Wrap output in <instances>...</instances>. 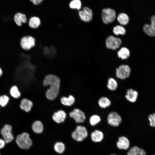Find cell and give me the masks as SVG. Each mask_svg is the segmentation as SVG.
<instances>
[{"mask_svg": "<svg viewBox=\"0 0 155 155\" xmlns=\"http://www.w3.org/2000/svg\"><path fill=\"white\" fill-rule=\"evenodd\" d=\"M3 74V71L2 69L0 67V77H1Z\"/></svg>", "mask_w": 155, "mask_h": 155, "instance_id": "37", "label": "cell"}, {"mask_svg": "<svg viewBox=\"0 0 155 155\" xmlns=\"http://www.w3.org/2000/svg\"><path fill=\"white\" fill-rule=\"evenodd\" d=\"M33 104V102L31 100L24 98L21 100L20 106L22 110L28 113L31 111Z\"/></svg>", "mask_w": 155, "mask_h": 155, "instance_id": "15", "label": "cell"}, {"mask_svg": "<svg viewBox=\"0 0 155 155\" xmlns=\"http://www.w3.org/2000/svg\"><path fill=\"white\" fill-rule=\"evenodd\" d=\"M36 40L30 36L23 37L21 39L20 44L21 48L24 50L28 51L34 47L35 45Z\"/></svg>", "mask_w": 155, "mask_h": 155, "instance_id": "5", "label": "cell"}, {"mask_svg": "<svg viewBox=\"0 0 155 155\" xmlns=\"http://www.w3.org/2000/svg\"><path fill=\"white\" fill-rule=\"evenodd\" d=\"M9 93L13 98L18 99L21 96V93L18 87L16 85L12 86L10 88Z\"/></svg>", "mask_w": 155, "mask_h": 155, "instance_id": "24", "label": "cell"}, {"mask_svg": "<svg viewBox=\"0 0 155 155\" xmlns=\"http://www.w3.org/2000/svg\"><path fill=\"white\" fill-rule=\"evenodd\" d=\"M32 3L36 5H37L40 4L43 0H30Z\"/></svg>", "mask_w": 155, "mask_h": 155, "instance_id": "34", "label": "cell"}, {"mask_svg": "<svg viewBox=\"0 0 155 155\" xmlns=\"http://www.w3.org/2000/svg\"><path fill=\"white\" fill-rule=\"evenodd\" d=\"M129 140L123 136L120 137L117 143V146L119 149L125 150L129 148Z\"/></svg>", "mask_w": 155, "mask_h": 155, "instance_id": "18", "label": "cell"}, {"mask_svg": "<svg viewBox=\"0 0 155 155\" xmlns=\"http://www.w3.org/2000/svg\"><path fill=\"white\" fill-rule=\"evenodd\" d=\"M16 142L20 148L24 149H29L32 144L29 134L26 132H23L18 135L16 138Z\"/></svg>", "mask_w": 155, "mask_h": 155, "instance_id": "2", "label": "cell"}, {"mask_svg": "<svg viewBox=\"0 0 155 155\" xmlns=\"http://www.w3.org/2000/svg\"><path fill=\"white\" fill-rule=\"evenodd\" d=\"M41 21L39 18L34 16L30 17L28 21L29 26L31 28L36 29L40 26Z\"/></svg>", "mask_w": 155, "mask_h": 155, "instance_id": "16", "label": "cell"}, {"mask_svg": "<svg viewBox=\"0 0 155 155\" xmlns=\"http://www.w3.org/2000/svg\"><path fill=\"white\" fill-rule=\"evenodd\" d=\"M66 117V113L63 110H60L53 113L52 118L55 123L60 124L64 122Z\"/></svg>", "mask_w": 155, "mask_h": 155, "instance_id": "13", "label": "cell"}, {"mask_svg": "<svg viewBox=\"0 0 155 155\" xmlns=\"http://www.w3.org/2000/svg\"><path fill=\"white\" fill-rule=\"evenodd\" d=\"M78 15L80 20L86 22H91L92 19L93 13L92 9L89 7L85 6L78 12Z\"/></svg>", "mask_w": 155, "mask_h": 155, "instance_id": "9", "label": "cell"}, {"mask_svg": "<svg viewBox=\"0 0 155 155\" xmlns=\"http://www.w3.org/2000/svg\"><path fill=\"white\" fill-rule=\"evenodd\" d=\"M108 122L110 125L117 127L119 126L122 121V118L117 113L113 112L110 113L107 117Z\"/></svg>", "mask_w": 155, "mask_h": 155, "instance_id": "11", "label": "cell"}, {"mask_svg": "<svg viewBox=\"0 0 155 155\" xmlns=\"http://www.w3.org/2000/svg\"><path fill=\"white\" fill-rule=\"evenodd\" d=\"M69 117L73 119L77 123L84 122L86 119L84 113L82 110L78 108L74 109L69 114Z\"/></svg>", "mask_w": 155, "mask_h": 155, "instance_id": "6", "label": "cell"}, {"mask_svg": "<svg viewBox=\"0 0 155 155\" xmlns=\"http://www.w3.org/2000/svg\"><path fill=\"white\" fill-rule=\"evenodd\" d=\"M111 155H117L115 154H111Z\"/></svg>", "mask_w": 155, "mask_h": 155, "instance_id": "38", "label": "cell"}, {"mask_svg": "<svg viewBox=\"0 0 155 155\" xmlns=\"http://www.w3.org/2000/svg\"><path fill=\"white\" fill-rule=\"evenodd\" d=\"M113 32L116 35H124L126 33V30L125 28L121 25H117L113 28Z\"/></svg>", "mask_w": 155, "mask_h": 155, "instance_id": "26", "label": "cell"}, {"mask_svg": "<svg viewBox=\"0 0 155 155\" xmlns=\"http://www.w3.org/2000/svg\"><path fill=\"white\" fill-rule=\"evenodd\" d=\"M54 149L55 151L58 153L62 154L65 150V146L62 142H57L54 145Z\"/></svg>", "mask_w": 155, "mask_h": 155, "instance_id": "29", "label": "cell"}, {"mask_svg": "<svg viewBox=\"0 0 155 155\" xmlns=\"http://www.w3.org/2000/svg\"></svg>", "mask_w": 155, "mask_h": 155, "instance_id": "40", "label": "cell"}, {"mask_svg": "<svg viewBox=\"0 0 155 155\" xmlns=\"http://www.w3.org/2000/svg\"><path fill=\"white\" fill-rule=\"evenodd\" d=\"M60 82L59 78L55 75L49 74L45 76L42 84L44 87H49L45 93L47 99L53 100L57 97L60 92Z\"/></svg>", "mask_w": 155, "mask_h": 155, "instance_id": "1", "label": "cell"}, {"mask_svg": "<svg viewBox=\"0 0 155 155\" xmlns=\"http://www.w3.org/2000/svg\"><path fill=\"white\" fill-rule=\"evenodd\" d=\"M140 155H146L145 151L142 149H140Z\"/></svg>", "mask_w": 155, "mask_h": 155, "instance_id": "36", "label": "cell"}, {"mask_svg": "<svg viewBox=\"0 0 155 155\" xmlns=\"http://www.w3.org/2000/svg\"><path fill=\"white\" fill-rule=\"evenodd\" d=\"M117 82L114 79L110 78L108 79L107 86L109 89L114 91L117 88Z\"/></svg>", "mask_w": 155, "mask_h": 155, "instance_id": "27", "label": "cell"}, {"mask_svg": "<svg viewBox=\"0 0 155 155\" xmlns=\"http://www.w3.org/2000/svg\"><path fill=\"white\" fill-rule=\"evenodd\" d=\"M31 128L34 132L36 133H42L44 130V126L40 120L34 121L32 124Z\"/></svg>", "mask_w": 155, "mask_h": 155, "instance_id": "19", "label": "cell"}, {"mask_svg": "<svg viewBox=\"0 0 155 155\" xmlns=\"http://www.w3.org/2000/svg\"><path fill=\"white\" fill-rule=\"evenodd\" d=\"M117 20L121 25H125L127 24L129 21V18L126 13L124 12L120 13L117 17Z\"/></svg>", "mask_w": 155, "mask_h": 155, "instance_id": "21", "label": "cell"}, {"mask_svg": "<svg viewBox=\"0 0 155 155\" xmlns=\"http://www.w3.org/2000/svg\"><path fill=\"white\" fill-rule=\"evenodd\" d=\"M130 53L129 50L126 47H123L117 52L118 57L122 59H127L129 56Z\"/></svg>", "mask_w": 155, "mask_h": 155, "instance_id": "23", "label": "cell"}, {"mask_svg": "<svg viewBox=\"0 0 155 155\" xmlns=\"http://www.w3.org/2000/svg\"><path fill=\"white\" fill-rule=\"evenodd\" d=\"M105 42L106 47L113 50H115L119 48L122 44V41L120 38L112 35L107 38Z\"/></svg>", "mask_w": 155, "mask_h": 155, "instance_id": "8", "label": "cell"}, {"mask_svg": "<svg viewBox=\"0 0 155 155\" xmlns=\"http://www.w3.org/2000/svg\"><path fill=\"white\" fill-rule=\"evenodd\" d=\"M88 131L84 126L78 125L77 126L75 130L71 133L72 138L79 142L82 141L88 136Z\"/></svg>", "mask_w": 155, "mask_h": 155, "instance_id": "4", "label": "cell"}, {"mask_svg": "<svg viewBox=\"0 0 155 155\" xmlns=\"http://www.w3.org/2000/svg\"><path fill=\"white\" fill-rule=\"evenodd\" d=\"M1 106H0V111Z\"/></svg>", "mask_w": 155, "mask_h": 155, "instance_id": "39", "label": "cell"}, {"mask_svg": "<svg viewBox=\"0 0 155 155\" xmlns=\"http://www.w3.org/2000/svg\"><path fill=\"white\" fill-rule=\"evenodd\" d=\"M140 149L137 146H134L129 150L127 155H140Z\"/></svg>", "mask_w": 155, "mask_h": 155, "instance_id": "32", "label": "cell"}, {"mask_svg": "<svg viewBox=\"0 0 155 155\" xmlns=\"http://www.w3.org/2000/svg\"><path fill=\"white\" fill-rule=\"evenodd\" d=\"M131 69L127 65H121L117 69L116 75L118 78L124 79L128 78L130 74Z\"/></svg>", "mask_w": 155, "mask_h": 155, "instance_id": "10", "label": "cell"}, {"mask_svg": "<svg viewBox=\"0 0 155 155\" xmlns=\"http://www.w3.org/2000/svg\"><path fill=\"white\" fill-rule=\"evenodd\" d=\"M9 100V97L3 94L0 96V106L2 107L5 106L8 103Z\"/></svg>", "mask_w": 155, "mask_h": 155, "instance_id": "30", "label": "cell"}, {"mask_svg": "<svg viewBox=\"0 0 155 155\" xmlns=\"http://www.w3.org/2000/svg\"><path fill=\"white\" fill-rule=\"evenodd\" d=\"M150 24H145L143 27V30L148 35L155 36V15L152 16L150 18Z\"/></svg>", "mask_w": 155, "mask_h": 155, "instance_id": "12", "label": "cell"}, {"mask_svg": "<svg viewBox=\"0 0 155 155\" xmlns=\"http://www.w3.org/2000/svg\"><path fill=\"white\" fill-rule=\"evenodd\" d=\"M69 7L71 8L80 10L82 6V3L80 0H73L70 3Z\"/></svg>", "mask_w": 155, "mask_h": 155, "instance_id": "28", "label": "cell"}, {"mask_svg": "<svg viewBox=\"0 0 155 155\" xmlns=\"http://www.w3.org/2000/svg\"><path fill=\"white\" fill-rule=\"evenodd\" d=\"M98 103L100 107L102 108H105L111 105V102L107 97H103L99 99Z\"/></svg>", "mask_w": 155, "mask_h": 155, "instance_id": "25", "label": "cell"}, {"mask_svg": "<svg viewBox=\"0 0 155 155\" xmlns=\"http://www.w3.org/2000/svg\"><path fill=\"white\" fill-rule=\"evenodd\" d=\"M116 17V12L113 9L106 8L102 10L101 17L103 22L105 24L112 23L115 20Z\"/></svg>", "mask_w": 155, "mask_h": 155, "instance_id": "3", "label": "cell"}, {"mask_svg": "<svg viewBox=\"0 0 155 155\" xmlns=\"http://www.w3.org/2000/svg\"><path fill=\"white\" fill-rule=\"evenodd\" d=\"M60 101L63 105L70 107L72 106L74 104L75 99L73 96L70 95L68 97H62L60 98Z\"/></svg>", "mask_w": 155, "mask_h": 155, "instance_id": "17", "label": "cell"}, {"mask_svg": "<svg viewBox=\"0 0 155 155\" xmlns=\"http://www.w3.org/2000/svg\"><path fill=\"white\" fill-rule=\"evenodd\" d=\"M103 136L102 132L97 130L94 131L91 134L92 140L95 142H101L103 139Z\"/></svg>", "mask_w": 155, "mask_h": 155, "instance_id": "22", "label": "cell"}, {"mask_svg": "<svg viewBox=\"0 0 155 155\" xmlns=\"http://www.w3.org/2000/svg\"><path fill=\"white\" fill-rule=\"evenodd\" d=\"M100 121V117L97 115L92 116L90 118V122L92 126H94L98 123Z\"/></svg>", "mask_w": 155, "mask_h": 155, "instance_id": "31", "label": "cell"}, {"mask_svg": "<svg viewBox=\"0 0 155 155\" xmlns=\"http://www.w3.org/2000/svg\"><path fill=\"white\" fill-rule=\"evenodd\" d=\"M5 143V142L4 140L0 138V149L4 147Z\"/></svg>", "mask_w": 155, "mask_h": 155, "instance_id": "35", "label": "cell"}, {"mask_svg": "<svg viewBox=\"0 0 155 155\" xmlns=\"http://www.w3.org/2000/svg\"><path fill=\"white\" fill-rule=\"evenodd\" d=\"M138 96L137 92L132 89L128 90L125 96L126 99L129 101L134 102H135Z\"/></svg>", "mask_w": 155, "mask_h": 155, "instance_id": "20", "label": "cell"}, {"mask_svg": "<svg viewBox=\"0 0 155 155\" xmlns=\"http://www.w3.org/2000/svg\"><path fill=\"white\" fill-rule=\"evenodd\" d=\"M12 130V126L8 124H5L1 129V133L6 143L11 142L13 139Z\"/></svg>", "mask_w": 155, "mask_h": 155, "instance_id": "7", "label": "cell"}, {"mask_svg": "<svg viewBox=\"0 0 155 155\" xmlns=\"http://www.w3.org/2000/svg\"><path fill=\"white\" fill-rule=\"evenodd\" d=\"M148 118L150 125L151 127H155V113L150 115Z\"/></svg>", "mask_w": 155, "mask_h": 155, "instance_id": "33", "label": "cell"}, {"mask_svg": "<svg viewBox=\"0 0 155 155\" xmlns=\"http://www.w3.org/2000/svg\"><path fill=\"white\" fill-rule=\"evenodd\" d=\"M13 19L16 25L21 26L23 24L28 22V20L26 15L21 12H17L14 15Z\"/></svg>", "mask_w": 155, "mask_h": 155, "instance_id": "14", "label": "cell"}]
</instances>
